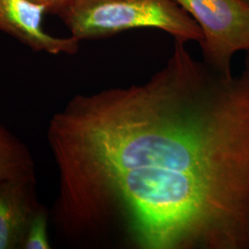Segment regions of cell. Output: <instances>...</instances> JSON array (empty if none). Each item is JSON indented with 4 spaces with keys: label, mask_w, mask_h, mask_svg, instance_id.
Instances as JSON below:
<instances>
[{
    "label": "cell",
    "mask_w": 249,
    "mask_h": 249,
    "mask_svg": "<svg viewBox=\"0 0 249 249\" xmlns=\"http://www.w3.org/2000/svg\"><path fill=\"white\" fill-rule=\"evenodd\" d=\"M41 205L36 182L0 183V249H21L30 223Z\"/></svg>",
    "instance_id": "obj_5"
},
{
    "label": "cell",
    "mask_w": 249,
    "mask_h": 249,
    "mask_svg": "<svg viewBox=\"0 0 249 249\" xmlns=\"http://www.w3.org/2000/svg\"><path fill=\"white\" fill-rule=\"evenodd\" d=\"M57 237L81 249H249V71L176 41L142 84L71 99L49 121Z\"/></svg>",
    "instance_id": "obj_1"
},
{
    "label": "cell",
    "mask_w": 249,
    "mask_h": 249,
    "mask_svg": "<svg viewBox=\"0 0 249 249\" xmlns=\"http://www.w3.org/2000/svg\"><path fill=\"white\" fill-rule=\"evenodd\" d=\"M246 70L249 71V51L248 52V55H247V59H246Z\"/></svg>",
    "instance_id": "obj_9"
},
{
    "label": "cell",
    "mask_w": 249,
    "mask_h": 249,
    "mask_svg": "<svg viewBox=\"0 0 249 249\" xmlns=\"http://www.w3.org/2000/svg\"><path fill=\"white\" fill-rule=\"evenodd\" d=\"M47 10L32 0H0V31L17 39L36 52L50 54H75L80 40L55 37L42 26Z\"/></svg>",
    "instance_id": "obj_4"
},
{
    "label": "cell",
    "mask_w": 249,
    "mask_h": 249,
    "mask_svg": "<svg viewBox=\"0 0 249 249\" xmlns=\"http://www.w3.org/2000/svg\"><path fill=\"white\" fill-rule=\"evenodd\" d=\"M196 20L204 63L224 76L231 75V60L249 51V3L246 0H174Z\"/></svg>",
    "instance_id": "obj_3"
},
{
    "label": "cell",
    "mask_w": 249,
    "mask_h": 249,
    "mask_svg": "<svg viewBox=\"0 0 249 249\" xmlns=\"http://www.w3.org/2000/svg\"><path fill=\"white\" fill-rule=\"evenodd\" d=\"M58 16L80 41L140 28L158 29L185 44L203 38L196 20L174 0H71Z\"/></svg>",
    "instance_id": "obj_2"
},
{
    "label": "cell",
    "mask_w": 249,
    "mask_h": 249,
    "mask_svg": "<svg viewBox=\"0 0 249 249\" xmlns=\"http://www.w3.org/2000/svg\"><path fill=\"white\" fill-rule=\"evenodd\" d=\"M32 1L44 6L47 10V13L58 15L59 12L70 3L71 0H32Z\"/></svg>",
    "instance_id": "obj_8"
},
{
    "label": "cell",
    "mask_w": 249,
    "mask_h": 249,
    "mask_svg": "<svg viewBox=\"0 0 249 249\" xmlns=\"http://www.w3.org/2000/svg\"><path fill=\"white\" fill-rule=\"evenodd\" d=\"M50 220L49 210L45 205H41L30 223L21 249H52L48 232Z\"/></svg>",
    "instance_id": "obj_7"
},
{
    "label": "cell",
    "mask_w": 249,
    "mask_h": 249,
    "mask_svg": "<svg viewBox=\"0 0 249 249\" xmlns=\"http://www.w3.org/2000/svg\"><path fill=\"white\" fill-rule=\"evenodd\" d=\"M36 165L29 148L0 124V183L36 182Z\"/></svg>",
    "instance_id": "obj_6"
},
{
    "label": "cell",
    "mask_w": 249,
    "mask_h": 249,
    "mask_svg": "<svg viewBox=\"0 0 249 249\" xmlns=\"http://www.w3.org/2000/svg\"><path fill=\"white\" fill-rule=\"evenodd\" d=\"M246 1H247V2H249V0H246Z\"/></svg>",
    "instance_id": "obj_10"
}]
</instances>
